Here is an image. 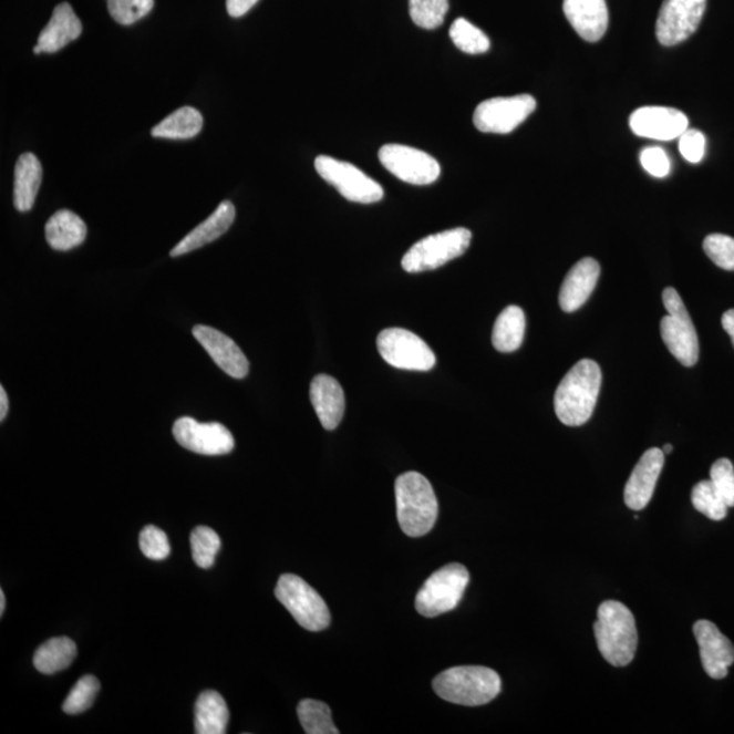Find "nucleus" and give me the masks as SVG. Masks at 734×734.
I'll return each mask as SVG.
<instances>
[{
  "label": "nucleus",
  "mask_w": 734,
  "mask_h": 734,
  "mask_svg": "<svg viewBox=\"0 0 734 734\" xmlns=\"http://www.w3.org/2000/svg\"><path fill=\"white\" fill-rule=\"evenodd\" d=\"M601 369L582 360L570 369L555 392V413L566 426H582L593 415L601 387Z\"/></svg>",
  "instance_id": "1"
},
{
  "label": "nucleus",
  "mask_w": 734,
  "mask_h": 734,
  "mask_svg": "<svg viewBox=\"0 0 734 734\" xmlns=\"http://www.w3.org/2000/svg\"><path fill=\"white\" fill-rule=\"evenodd\" d=\"M595 637L608 664L620 668L634 660L638 648L635 618L622 602H602L597 612Z\"/></svg>",
  "instance_id": "2"
},
{
  "label": "nucleus",
  "mask_w": 734,
  "mask_h": 734,
  "mask_svg": "<svg viewBox=\"0 0 734 734\" xmlns=\"http://www.w3.org/2000/svg\"><path fill=\"white\" fill-rule=\"evenodd\" d=\"M397 520L410 537L425 536L438 517V500L425 476L417 473L400 475L395 485Z\"/></svg>",
  "instance_id": "3"
},
{
  "label": "nucleus",
  "mask_w": 734,
  "mask_h": 734,
  "mask_svg": "<svg viewBox=\"0 0 734 734\" xmlns=\"http://www.w3.org/2000/svg\"><path fill=\"white\" fill-rule=\"evenodd\" d=\"M499 674L486 666H455L434 679L433 688L444 701L483 706L500 692Z\"/></svg>",
  "instance_id": "4"
},
{
  "label": "nucleus",
  "mask_w": 734,
  "mask_h": 734,
  "mask_svg": "<svg viewBox=\"0 0 734 734\" xmlns=\"http://www.w3.org/2000/svg\"><path fill=\"white\" fill-rule=\"evenodd\" d=\"M469 582V572L463 565L451 564L434 572L416 595V611L426 618L455 610Z\"/></svg>",
  "instance_id": "5"
},
{
  "label": "nucleus",
  "mask_w": 734,
  "mask_h": 734,
  "mask_svg": "<svg viewBox=\"0 0 734 734\" xmlns=\"http://www.w3.org/2000/svg\"><path fill=\"white\" fill-rule=\"evenodd\" d=\"M473 232L456 228L427 236L409 249L402 260L404 271L420 273L435 270L467 252Z\"/></svg>",
  "instance_id": "6"
},
{
  "label": "nucleus",
  "mask_w": 734,
  "mask_h": 734,
  "mask_svg": "<svg viewBox=\"0 0 734 734\" xmlns=\"http://www.w3.org/2000/svg\"><path fill=\"white\" fill-rule=\"evenodd\" d=\"M276 596L301 628L316 632L325 630L330 626L331 613L324 599L301 577L294 575L280 577Z\"/></svg>",
  "instance_id": "7"
},
{
  "label": "nucleus",
  "mask_w": 734,
  "mask_h": 734,
  "mask_svg": "<svg viewBox=\"0 0 734 734\" xmlns=\"http://www.w3.org/2000/svg\"><path fill=\"white\" fill-rule=\"evenodd\" d=\"M314 168L322 180L335 187L339 194L350 201L370 205L384 198L383 187L352 164L319 155L314 161Z\"/></svg>",
  "instance_id": "8"
},
{
  "label": "nucleus",
  "mask_w": 734,
  "mask_h": 734,
  "mask_svg": "<svg viewBox=\"0 0 734 734\" xmlns=\"http://www.w3.org/2000/svg\"><path fill=\"white\" fill-rule=\"evenodd\" d=\"M378 348L386 363L402 370L428 372L437 362L425 340L403 328H387L381 332Z\"/></svg>",
  "instance_id": "9"
},
{
  "label": "nucleus",
  "mask_w": 734,
  "mask_h": 734,
  "mask_svg": "<svg viewBox=\"0 0 734 734\" xmlns=\"http://www.w3.org/2000/svg\"><path fill=\"white\" fill-rule=\"evenodd\" d=\"M536 105L530 94L489 99L477 105L474 124L480 133L510 134L533 115Z\"/></svg>",
  "instance_id": "10"
},
{
  "label": "nucleus",
  "mask_w": 734,
  "mask_h": 734,
  "mask_svg": "<svg viewBox=\"0 0 734 734\" xmlns=\"http://www.w3.org/2000/svg\"><path fill=\"white\" fill-rule=\"evenodd\" d=\"M707 0H664L655 35L660 44L673 46L689 40L700 28Z\"/></svg>",
  "instance_id": "11"
},
{
  "label": "nucleus",
  "mask_w": 734,
  "mask_h": 734,
  "mask_svg": "<svg viewBox=\"0 0 734 734\" xmlns=\"http://www.w3.org/2000/svg\"><path fill=\"white\" fill-rule=\"evenodd\" d=\"M380 163L399 180L413 185H428L438 180L441 165L432 155L403 145L380 148Z\"/></svg>",
  "instance_id": "12"
},
{
  "label": "nucleus",
  "mask_w": 734,
  "mask_h": 734,
  "mask_svg": "<svg viewBox=\"0 0 734 734\" xmlns=\"http://www.w3.org/2000/svg\"><path fill=\"white\" fill-rule=\"evenodd\" d=\"M173 435L180 446L203 456L229 455L235 449V437L220 423H200L184 416L175 422Z\"/></svg>",
  "instance_id": "13"
},
{
  "label": "nucleus",
  "mask_w": 734,
  "mask_h": 734,
  "mask_svg": "<svg viewBox=\"0 0 734 734\" xmlns=\"http://www.w3.org/2000/svg\"><path fill=\"white\" fill-rule=\"evenodd\" d=\"M630 128L642 138L673 141L689 130V118L674 107L643 106L632 112Z\"/></svg>",
  "instance_id": "14"
},
{
  "label": "nucleus",
  "mask_w": 734,
  "mask_h": 734,
  "mask_svg": "<svg viewBox=\"0 0 734 734\" xmlns=\"http://www.w3.org/2000/svg\"><path fill=\"white\" fill-rule=\"evenodd\" d=\"M694 635L700 644L704 672L715 680L725 679L734 662L733 643L709 620H697Z\"/></svg>",
  "instance_id": "15"
},
{
  "label": "nucleus",
  "mask_w": 734,
  "mask_h": 734,
  "mask_svg": "<svg viewBox=\"0 0 734 734\" xmlns=\"http://www.w3.org/2000/svg\"><path fill=\"white\" fill-rule=\"evenodd\" d=\"M194 337L230 378L241 380L249 373V361L238 345L225 333L206 325H196Z\"/></svg>",
  "instance_id": "16"
},
{
  "label": "nucleus",
  "mask_w": 734,
  "mask_h": 734,
  "mask_svg": "<svg viewBox=\"0 0 734 734\" xmlns=\"http://www.w3.org/2000/svg\"><path fill=\"white\" fill-rule=\"evenodd\" d=\"M664 462V452L659 447L643 453L624 488V503L631 510L641 511L652 500Z\"/></svg>",
  "instance_id": "17"
},
{
  "label": "nucleus",
  "mask_w": 734,
  "mask_h": 734,
  "mask_svg": "<svg viewBox=\"0 0 734 734\" xmlns=\"http://www.w3.org/2000/svg\"><path fill=\"white\" fill-rule=\"evenodd\" d=\"M567 21L589 43L602 39L610 23L606 0H564Z\"/></svg>",
  "instance_id": "18"
},
{
  "label": "nucleus",
  "mask_w": 734,
  "mask_h": 734,
  "mask_svg": "<svg viewBox=\"0 0 734 734\" xmlns=\"http://www.w3.org/2000/svg\"><path fill=\"white\" fill-rule=\"evenodd\" d=\"M661 338L668 350L685 368L694 366L700 360V340H697L691 316H665L661 320Z\"/></svg>",
  "instance_id": "19"
},
{
  "label": "nucleus",
  "mask_w": 734,
  "mask_h": 734,
  "mask_svg": "<svg viewBox=\"0 0 734 734\" xmlns=\"http://www.w3.org/2000/svg\"><path fill=\"white\" fill-rule=\"evenodd\" d=\"M600 277V265L592 258H585L571 268L559 292V306L564 312L572 313L589 300Z\"/></svg>",
  "instance_id": "20"
},
{
  "label": "nucleus",
  "mask_w": 734,
  "mask_h": 734,
  "mask_svg": "<svg viewBox=\"0 0 734 734\" xmlns=\"http://www.w3.org/2000/svg\"><path fill=\"white\" fill-rule=\"evenodd\" d=\"M310 402L322 427L335 430L340 425L344 416L345 397L337 379L327 374L316 375L310 384Z\"/></svg>",
  "instance_id": "21"
},
{
  "label": "nucleus",
  "mask_w": 734,
  "mask_h": 734,
  "mask_svg": "<svg viewBox=\"0 0 734 734\" xmlns=\"http://www.w3.org/2000/svg\"><path fill=\"white\" fill-rule=\"evenodd\" d=\"M236 219V208L229 200L220 203L217 210H215L205 223L185 236L180 242L173 248L172 258H178L185 254L194 252V250L205 247V245L218 240L226 231L230 229Z\"/></svg>",
  "instance_id": "22"
},
{
  "label": "nucleus",
  "mask_w": 734,
  "mask_h": 734,
  "mask_svg": "<svg viewBox=\"0 0 734 734\" xmlns=\"http://www.w3.org/2000/svg\"><path fill=\"white\" fill-rule=\"evenodd\" d=\"M82 22L69 3L58 4L50 22L39 35V45L43 52L55 53L80 38Z\"/></svg>",
  "instance_id": "23"
},
{
  "label": "nucleus",
  "mask_w": 734,
  "mask_h": 734,
  "mask_svg": "<svg viewBox=\"0 0 734 734\" xmlns=\"http://www.w3.org/2000/svg\"><path fill=\"white\" fill-rule=\"evenodd\" d=\"M43 168L32 153L22 154L17 161L14 170V206L18 211H31L38 198Z\"/></svg>",
  "instance_id": "24"
},
{
  "label": "nucleus",
  "mask_w": 734,
  "mask_h": 734,
  "mask_svg": "<svg viewBox=\"0 0 734 734\" xmlns=\"http://www.w3.org/2000/svg\"><path fill=\"white\" fill-rule=\"evenodd\" d=\"M86 224L70 210H61L52 215L45 225V238L55 250H70L85 241Z\"/></svg>",
  "instance_id": "25"
},
{
  "label": "nucleus",
  "mask_w": 734,
  "mask_h": 734,
  "mask_svg": "<svg viewBox=\"0 0 734 734\" xmlns=\"http://www.w3.org/2000/svg\"><path fill=\"white\" fill-rule=\"evenodd\" d=\"M229 722V709L217 691H205L195 703V733L225 734Z\"/></svg>",
  "instance_id": "26"
},
{
  "label": "nucleus",
  "mask_w": 734,
  "mask_h": 734,
  "mask_svg": "<svg viewBox=\"0 0 734 734\" xmlns=\"http://www.w3.org/2000/svg\"><path fill=\"white\" fill-rule=\"evenodd\" d=\"M525 325L524 310L520 307L510 306L503 310L495 321L493 330V345L499 352H513L521 348Z\"/></svg>",
  "instance_id": "27"
},
{
  "label": "nucleus",
  "mask_w": 734,
  "mask_h": 734,
  "mask_svg": "<svg viewBox=\"0 0 734 734\" xmlns=\"http://www.w3.org/2000/svg\"><path fill=\"white\" fill-rule=\"evenodd\" d=\"M203 128V116L193 106H183L152 130L154 138L190 139Z\"/></svg>",
  "instance_id": "28"
},
{
  "label": "nucleus",
  "mask_w": 734,
  "mask_h": 734,
  "mask_svg": "<svg viewBox=\"0 0 734 734\" xmlns=\"http://www.w3.org/2000/svg\"><path fill=\"white\" fill-rule=\"evenodd\" d=\"M76 658V644L68 637L52 638L41 644L34 654L35 670L44 674H53L68 670Z\"/></svg>",
  "instance_id": "29"
},
{
  "label": "nucleus",
  "mask_w": 734,
  "mask_h": 734,
  "mask_svg": "<svg viewBox=\"0 0 734 734\" xmlns=\"http://www.w3.org/2000/svg\"><path fill=\"white\" fill-rule=\"evenodd\" d=\"M297 713L303 731L308 734L339 733L337 726L333 725L331 709L324 702L303 700L298 704Z\"/></svg>",
  "instance_id": "30"
},
{
  "label": "nucleus",
  "mask_w": 734,
  "mask_h": 734,
  "mask_svg": "<svg viewBox=\"0 0 734 734\" xmlns=\"http://www.w3.org/2000/svg\"><path fill=\"white\" fill-rule=\"evenodd\" d=\"M692 505L702 515L713 521H721L727 516V509L724 498L721 497L717 488L713 485L712 480H702L692 488Z\"/></svg>",
  "instance_id": "31"
},
{
  "label": "nucleus",
  "mask_w": 734,
  "mask_h": 734,
  "mask_svg": "<svg viewBox=\"0 0 734 734\" xmlns=\"http://www.w3.org/2000/svg\"><path fill=\"white\" fill-rule=\"evenodd\" d=\"M451 39L459 51L469 55H480L489 50V39L479 28L473 25L465 18H457L451 27Z\"/></svg>",
  "instance_id": "32"
},
{
  "label": "nucleus",
  "mask_w": 734,
  "mask_h": 734,
  "mask_svg": "<svg viewBox=\"0 0 734 734\" xmlns=\"http://www.w3.org/2000/svg\"><path fill=\"white\" fill-rule=\"evenodd\" d=\"M220 546H223V542H220L218 534L211 528L198 527L190 534L193 557L200 569H210L214 566Z\"/></svg>",
  "instance_id": "33"
},
{
  "label": "nucleus",
  "mask_w": 734,
  "mask_h": 734,
  "mask_svg": "<svg viewBox=\"0 0 734 734\" xmlns=\"http://www.w3.org/2000/svg\"><path fill=\"white\" fill-rule=\"evenodd\" d=\"M409 3L415 25L428 31L443 25L449 10V0H409Z\"/></svg>",
  "instance_id": "34"
},
{
  "label": "nucleus",
  "mask_w": 734,
  "mask_h": 734,
  "mask_svg": "<svg viewBox=\"0 0 734 734\" xmlns=\"http://www.w3.org/2000/svg\"><path fill=\"white\" fill-rule=\"evenodd\" d=\"M99 691V679L92 676V674H86V676L77 680L74 689L71 690L68 700L63 703V712L70 715L86 712V710L92 706Z\"/></svg>",
  "instance_id": "35"
},
{
  "label": "nucleus",
  "mask_w": 734,
  "mask_h": 734,
  "mask_svg": "<svg viewBox=\"0 0 734 734\" xmlns=\"http://www.w3.org/2000/svg\"><path fill=\"white\" fill-rule=\"evenodd\" d=\"M110 14L121 25H133L154 8V0H106Z\"/></svg>",
  "instance_id": "36"
},
{
  "label": "nucleus",
  "mask_w": 734,
  "mask_h": 734,
  "mask_svg": "<svg viewBox=\"0 0 734 734\" xmlns=\"http://www.w3.org/2000/svg\"><path fill=\"white\" fill-rule=\"evenodd\" d=\"M703 249L715 266L734 271V238L714 232L704 238Z\"/></svg>",
  "instance_id": "37"
},
{
  "label": "nucleus",
  "mask_w": 734,
  "mask_h": 734,
  "mask_svg": "<svg viewBox=\"0 0 734 734\" xmlns=\"http://www.w3.org/2000/svg\"><path fill=\"white\" fill-rule=\"evenodd\" d=\"M139 546L143 555L153 560H164L169 557L170 545L168 536L163 529L147 525L139 536Z\"/></svg>",
  "instance_id": "38"
},
{
  "label": "nucleus",
  "mask_w": 734,
  "mask_h": 734,
  "mask_svg": "<svg viewBox=\"0 0 734 734\" xmlns=\"http://www.w3.org/2000/svg\"><path fill=\"white\" fill-rule=\"evenodd\" d=\"M710 480L724 498L727 506H734V467L730 458H720L710 469Z\"/></svg>",
  "instance_id": "39"
},
{
  "label": "nucleus",
  "mask_w": 734,
  "mask_h": 734,
  "mask_svg": "<svg viewBox=\"0 0 734 734\" xmlns=\"http://www.w3.org/2000/svg\"><path fill=\"white\" fill-rule=\"evenodd\" d=\"M679 148L691 164L701 163L706 153V138L697 130H688L679 138Z\"/></svg>",
  "instance_id": "40"
},
{
  "label": "nucleus",
  "mask_w": 734,
  "mask_h": 734,
  "mask_svg": "<svg viewBox=\"0 0 734 734\" xmlns=\"http://www.w3.org/2000/svg\"><path fill=\"white\" fill-rule=\"evenodd\" d=\"M643 169L654 177L664 178L671 173V161L661 147H647L641 153Z\"/></svg>",
  "instance_id": "41"
},
{
  "label": "nucleus",
  "mask_w": 734,
  "mask_h": 734,
  "mask_svg": "<svg viewBox=\"0 0 734 734\" xmlns=\"http://www.w3.org/2000/svg\"><path fill=\"white\" fill-rule=\"evenodd\" d=\"M662 302L666 309L668 314L671 316H688L689 310L685 308L682 297L673 288H666L662 291Z\"/></svg>",
  "instance_id": "42"
},
{
  "label": "nucleus",
  "mask_w": 734,
  "mask_h": 734,
  "mask_svg": "<svg viewBox=\"0 0 734 734\" xmlns=\"http://www.w3.org/2000/svg\"><path fill=\"white\" fill-rule=\"evenodd\" d=\"M259 0H226V10L232 18H240L248 13Z\"/></svg>",
  "instance_id": "43"
},
{
  "label": "nucleus",
  "mask_w": 734,
  "mask_h": 734,
  "mask_svg": "<svg viewBox=\"0 0 734 734\" xmlns=\"http://www.w3.org/2000/svg\"><path fill=\"white\" fill-rule=\"evenodd\" d=\"M722 327H724L727 335L731 337L734 345V309L727 310V312L722 316Z\"/></svg>",
  "instance_id": "44"
},
{
  "label": "nucleus",
  "mask_w": 734,
  "mask_h": 734,
  "mask_svg": "<svg viewBox=\"0 0 734 734\" xmlns=\"http://www.w3.org/2000/svg\"><path fill=\"white\" fill-rule=\"evenodd\" d=\"M9 413V397L3 386H0V421H4Z\"/></svg>",
  "instance_id": "45"
},
{
  "label": "nucleus",
  "mask_w": 734,
  "mask_h": 734,
  "mask_svg": "<svg viewBox=\"0 0 734 734\" xmlns=\"http://www.w3.org/2000/svg\"><path fill=\"white\" fill-rule=\"evenodd\" d=\"M6 610V596L3 590H0V614H3Z\"/></svg>",
  "instance_id": "46"
},
{
  "label": "nucleus",
  "mask_w": 734,
  "mask_h": 734,
  "mask_svg": "<svg viewBox=\"0 0 734 734\" xmlns=\"http://www.w3.org/2000/svg\"><path fill=\"white\" fill-rule=\"evenodd\" d=\"M672 451L673 446L671 444H666L664 447H662V452H664V455H670Z\"/></svg>",
  "instance_id": "47"
},
{
  "label": "nucleus",
  "mask_w": 734,
  "mask_h": 734,
  "mask_svg": "<svg viewBox=\"0 0 734 734\" xmlns=\"http://www.w3.org/2000/svg\"><path fill=\"white\" fill-rule=\"evenodd\" d=\"M33 52L35 53V55H40V53L43 52V50H41L40 45L38 44L33 48Z\"/></svg>",
  "instance_id": "48"
}]
</instances>
